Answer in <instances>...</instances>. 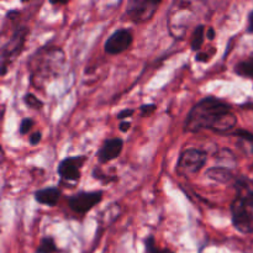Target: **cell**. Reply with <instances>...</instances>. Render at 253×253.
Instances as JSON below:
<instances>
[{
    "label": "cell",
    "instance_id": "cell-21",
    "mask_svg": "<svg viewBox=\"0 0 253 253\" xmlns=\"http://www.w3.org/2000/svg\"><path fill=\"white\" fill-rule=\"evenodd\" d=\"M35 125V121L32 118H24L20 123V128H19V132L20 135H26L29 133L30 131L32 130Z\"/></svg>",
    "mask_w": 253,
    "mask_h": 253
},
{
    "label": "cell",
    "instance_id": "cell-28",
    "mask_svg": "<svg viewBox=\"0 0 253 253\" xmlns=\"http://www.w3.org/2000/svg\"><path fill=\"white\" fill-rule=\"evenodd\" d=\"M215 36H216V32H215V30H214V27H208V30H207V37H208V40H210V41H212V40L215 39Z\"/></svg>",
    "mask_w": 253,
    "mask_h": 253
},
{
    "label": "cell",
    "instance_id": "cell-14",
    "mask_svg": "<svg viewBox=\"0 0 253 253\" xmlns=\"http://www.w3.org/2000/svg\"><path fill=\"white\" fill-rule=\"evenodd\" d=\"M207 177L214 182L225 184V183L232 180L234 175H232V169L222 167V166H217V167H211L208 169Z\"/></svg>",
    "mask_w": 253,
    "mask_h": 253
},
{
    "label": "cell",
    "instance_id": "cell-2",
    "mask_svg": "<svg viewBox=\"0 0 253 253\" xmlns=\"http://www.w3.org/2000/svg\"><path fill=\"white\" fill-rule=\"evenodd\" d=\"M66 64V53L57 46L40 47L30 56V83L34 88L43 89L49 82L58 78Z\"/></svg>",
    "mask_w": 253,
    "mask_h": 253
},
{
    "label": "cell",
    "instance_id": "cell-13",
    "mask_svg": "<svg viewBox=\"0 0 253 253\" xmlns=\"http://www.w3.org/2000/svg\"><path fill=\"white\" fill-rule=\"evenodd\" d=\"M231 136L237 137V143L242 152L246 156H253V133L250 131L245 130V128H236L234 132L230 133ZM253 169V162L251 165Z\"/></svg>",
    "mask_w": 253,
    "mask_h": 253
},
{
    "label": "cell",
    "instance_id": "cell-24",
    "mask_svg": "<svg viewBox=\"0 0 253 253\" xmlns=\"http://www.w3.org/2000/svg\"><path fill=\"white\" fill-rule=\"evenodd\" d=\"M42 140V132L41 131H36V132L31 133L29 138V142L31 146H37Z\"/></svg>",
    "mask_w": 253,
    "mask_h": 253
},
{
    "label": "cell",
    "instance_id": "cell-12",
    "mask_svg": "<svg viewBox=\"0 0 253 253\" xmlns=\"http://www.w3.org/2000/svg\"><path fill=\"white\" fill-rule=\"evenodd\" d=\"M62 192L58 187H46L35 192L34 198L39 204L53 208L58 204Z\"/></svg>",
    "mask_w": 253,
    "mask_h": 253
},
{
    "label": "cell",
    "instance_id": "cell-25",
    "mask_svg": "<svg viewBox=\"0 0 253 253\" xmlns=\"http://www.w3.org/2000/svg\"><path fill=\"white\" fill-rule=\"evenodd\" d=\"M247 34L253 35V10H251L247 16V27H246Z\"/></svg>",
    "mask_w": 253,
    "mask_h": 253
},
{
    "label": "cell",
    "instance_id": "cell-22",
    "mask_svg": "<svg viewBox=\"0 0 253 253\" xmlns=\"http://www.w3.org/2000/svg\"><path fill=\"white\" fill-rule=\"evenodd\" d=\"M156 110H157V105L156 104H143V105L140 106L141 116H150Z\"/></svg>",
    "mask_w": 253,
    "mask_h": 253
},
{
    "label": "cell",
    "instance_id": "cell-11",
    "mask_svg": "<svg viewBox=\"0 0 253 253\" xmlns=\"http://www.w3.org/2000/svg\"><path fill=\"white\" fill-rule=\"evenodd\" d=\"M236 198L246 207L253 209V179L246 175H239L234 182Z\"/></svg>",
    "mask_w": 253,
    "mask_h": 253
},
{
    "label": "cell",
    "instance_id": "cell-26",
    "mask_svg": "<svg viewBox=\"0 0 253 253\" xmlns=\"http://www.w3.org/2000/svg\"><path fill=\"white\" fill-rule=\"evenodd\" d=\"M210 56L207 53V52H198V54L195 56V61L197 62H203V63H205V62L209 61Z\"/></svg>",
    "mask_w": 253,
    "mask_h": 253
},
{
    "label": "cell",
    "instance_id": "cell-16",
    "mask_svg": "<svg viewBox=\"0 0 253 253\" xmlns=\"http://www.w3.org/2000/svg\"><path fill=\"white\" fill-rule=\"evenodd\" d=\"M205 25H197L192 34V40H190V48L194 52H200L203 43H204L205 37Z\"/></svg>",
    "mask_w": 253,
    "mask_h": 253
},
{
    "label": "cell",
    "instance_id": "cell-29",
    "mask_svg": "<svg viewBox=\"0 0 253 253\" xmlns=\"http://www.w3.org/2000/svg\"><path fill=\"white\" fill-rule=\"evenodd\" d=\"M49 4H52V5H66V4H68V1H49Z\"/></svg>",
    "mask_w": 253,
    "mask_h": 253
},
{
    "label": "cell",
    "instance_id": "cell-6",
    "mask_svg": "<svg viewBox=\"0 0 253 253\" xmlns=\"http://www.w3.org/2000/svg\"><path fill=\"white\" fill-rule=\"evenodd\" d=\"M161 1L152 0H130L126 6L125 16L133 24H143L155 16Z\"/></svg>",
    "mask_w": 253,
    "mask_h": 253
},
{
    "label": "cell",
    "instance_id": "cell-7",
    "mask_svg": "<svg viewBox=\"0 0 253 253\" xmlns=\"http://www.w3.org/2000/svg\"><path fill=\"white\" fill-rule=\"evenodd\" d=\"M231 222L235 229L244 235L253 234V209L246 207L241 200L235 198L230 207Z\"/></svg>",
    "mask_w": 253,
    "mask_h": 253
},
{
    "label": "cell",
    "instance_id": "cell-18",
    "mask_svg": "<svg viewBox=\"0 0 253 253\" xmlns=\"http://www.w3.org/2000/svg\"><path fill=\"white\" fill-rule=\"evenodd\" d=\"M143 244H145V249L147 253H173L172 251H169V250L167 249H160V247L157 246V244H156V240L152 235L146 237Z\"/></svg>",
    "mask_w": 253,
    "mask_h": 253
},
{
    "label": "cell",
    "instance_id": "cell-3",
    "mask_svg": "<svg viewBox=\"0 0 253 253\" xmlns=\"http://www.w3.org/2000/svg\"><path fill=\"white\" fill-rule=\"evenodd\" d=\"M20 12L16 10L7 11L5 16V24H9L11 34L9 39L5 40L1 44V76H5L7 72V67L17 58L22 52L26 42L27 35L30 34V29L26 24L20 21Z\"/></svg>",
    "mask_w": 253,
    "mask_h": 253
},
{
    "label": "cell",
    "instance_id": "cell-17",
    "mask_svg": "<svg viewBox=\"0 0 253 253\" xmlns=\"http://www.w3.org/2000/svg\"><path fill=\"white\" fill-rule=\"evenodd\" d=\"M58 252V247H57L56 241L53 237L44 236L42 237L40 241L39 247H37L36 253H56Z\"/></svg>",
    "mask_w": 253,
    "mask_h": 253
},
{
    "label": "cell",
    "instance_id": "cell-10",
    "mask_svg": "<svg viewBox=\"0 0 253 253\" xmlns=\"http://www.w3.org/2000/svg\"><path fill=\"white\" fill-rule=\"evenodd\" d=\"M124 148V140L120 137L106 138L101 147L96 152V160L99 163H109L116 160L121 155Z\"/></svg>",
    "mask_w": 253,
    "mask_h": 253
},
{
    "label": "cell",
    "instance_id": "cell-19",
    "mask_svg": "<svg viewBox=\"0 0 253 253\" xmlns=\"http://www.w3.org/2000/svg\"><path fill=\"white\" fill-rule=\"evenodd\" d=\"M22 101L25 103V105L34 109V110H41V109L43 108V103H42V101L32 93L25 94V95L22 96Z\"/></svg>",
    "mask_w": 253,
    "mask_h": 253
},
{
    "label": "cell",
    "instance_id": "cell-8",
    "mask_svg": "<svg viewBox=\"0 0 253 253\" xmlns=\"http://www.w3.org/2000/svg\"><path fill=\"white\" fill-rule=\"evenodd\" d=\"M86 156H69L58 163L57 173L62 180L69 183H78L82 177V167L85 165Z\"/></svg>",
    "mask_w": 253,
    "mask_h": 253
},
{
    "label": "cell",
    "instance_id": "cell-20",
    "mask_svg": "<svg viewBox=\"0 0 253 253\" xmlns=\"http://www.w3.org/2000/svg\"><path fill=\"white\" fill-rule=\"evenodd\" d=\"M91 175H93V178H95L96 180H100L101 183H104V184H108V183L118 180V177H116V175L106 174V173H104V170L101 169L100 167H94Z\"/></svg>",
    "mask_w": 253,
    "mask_h": 253
},
{
    "label": "cell",
    "instance_id": "cell-5",
    "mask_svg": "<svg viewBox=\"0 0 253 253\" xmlns=\"http://www.w3.org/2000/svg\"><path fill=\"white\" fill-rule=\"evenodd\" d=\"M103 190H94V192L81 190V192L76 193V194L69 195L68 199H67V203H68V207L72 211L79 215H85L93 208L100 204L101 200H103Z\"/></svg>",
    "mask_w": 253,
    "mask_h": 253
},
{
    "label": "cell",
    "instance_id": "cell-27",
    "mask_svg": "<svg viewBox=\"0 0 253 253\" xmlns=\"http://www.w3.org/2000/svg\"><path fill=\"white\" fill-rule=\"evenodd\" d=\"M131 127L130 121H121L120 125H119V128H120L121 132H127Z\"/></svg>",
    "mask_w": 253,
    "mask_h": 253
},
{
    "label": "cell",
    "instance_id": "cell-15",
    "mask_svg": "<svg viewBox=\"0 0 253 253\" xmlns=\"http://www.w3.org/2000/svg\"><path fill=\"white\" fill-rule=\"evenodd\" d=\"M235 73L242 78H249L253 81V53L250 54L247 58L242 59L235 66Z\"/></svg>",
    "mask_w": 253,
    "mask_h": 253
},
{
    "label": "cell",
    "instance_id": "cell-9",
    "mask_svg": "<svg viewBox=\"0 0 253 253\" xmlns=\"http://www.w3.org/2000/svg\"><path fill=\"white\" fill-rule=\"evenodd\" d=\"M133 41L132 32L130 29H118L115 32L110 35V36L106 39L105 43H104V49L108 54L111 56H116V54H120L123 52L127 51L131 47Z\"/></svg>",
    "mask_w": 253,
    "mask_h": 253
},
{
    "label": "cell",
    "instance_id": "cell-1",
    "mask_svg": "<svg viewBox=\"0 0 253 253\" xmlns=\"http://www.w3.org/2000/svg\"><path fill=\"white\" fill-rule=\"evenodd\" d=\"M237 118L232 106L216 96H204L200 99L187 115L184 130L188 132H199L211 130L220 135H230L236 130Z\"/></svg>",
    "mask_w": 253,
    "mask_h": 253
},
{
    "label": "cell",
    "instance_id": "cell-4",
    "mask_svg": "<svg viewBox=\"0 0 253 253\" xmlns=\"http://www.w3.org/2000/svg\"><path fill=\"white\" fill-rule=\"evenodd\" d=\"M208 162V152L200 148H187L179 155L177 170L180 177L192 178L204 168Z\"/></svg>",
    "mask_w": 253,
    "mask_h": 253
},
{
    "label": "cell",
    "instance_id": "cell-23",
    "mask_svg": "<svg viewBox=\"0 0 253 253\" xmlns=\"http://www.w3.org/2000/svg\"><path fill=\"white\" fill-rule=\"evenodd\" d=\"M135 114V109H124L118 114V120L126 121V119L131 118Z\"/></svg>",
    "mask_w": 253,
    "mask_h": 253
}]
</instances>
